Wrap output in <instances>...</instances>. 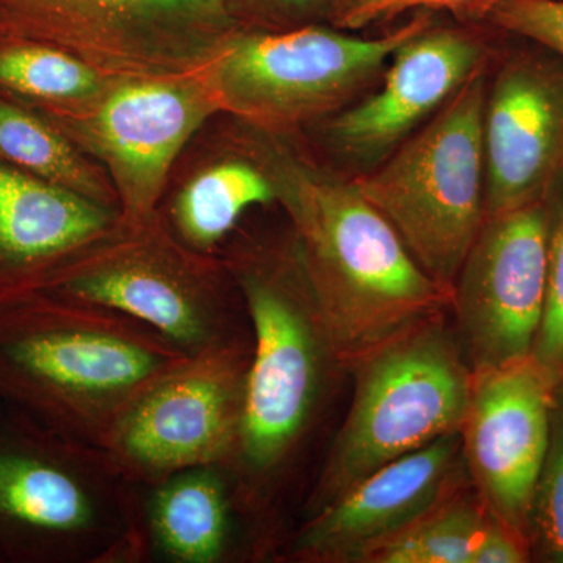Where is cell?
Masks as SVG:
<instances>
[{"mask_svg":"<svg viewBox=\"0 0 563 563\" xmlns=\"http://www.w3.org/2000/svg\"><path fill=\"white\" fill-rule=\"evenodd\" d=\"M555 380L536 358L473 373L461 426L470 485L499 523L531 540L537 485L555 410Z\"/></svg>","mask_w":563,"mask_h":563,"instance_id":"4fadbf2b","label":"cell"},{"mask_svg":"<svg viewBox=\"0 0 563 563\" xmlns=\"http://www.w3.org/2000/svg\"><path fill=\"white\" fill-rule=\"evenodd\" d=\"M32 292L124 314L187 355L252 336L242 295L222 255L199 254L181 244L161 213L139 224L122 221Z\"/></svg>","mask_w":563,"mask_h":563,"instance_id":"5b68a950","label":"cell"},{"mask_svg":"<svg viewBox=\"0 0 563 563\" xmlns=\"http://www.w3.org/2000/svg\"><path fill=\"white\" fill-rule=\"evenodd\" d=\"M487 87L485 68L390 157L354 177L363 198L390 222L417 265L451 295L487 218Z\"/></svg>","mask_w":563,"mask_h":563,"instance_id":"ba28073f","label":"cell"},{"mask_svg":"<svg viewBox=\"0 0 563 563\" xmlns=\"http://www.w3.org/2000/svg\"><path fill=\"white\" fill-rule=\"evenodd\" d=\"M461 432L402 455L303 517L282 555L302 563H354L468 485Z\"/></svg>","mask_w":563,"mask_h":563,"instance_id":"9a60e30c","label":"cell"},{"mask_svg":"<svg viewBox=\"0 0 563 563\" xmlns=\"http://www.w3.org/2000/svg\"><path fill=\"white\" fill-rule=\"evenodd\" d=\"M354 399L303 501V517L380 466L461 432L473 372L454 329L424 322L352 366Z\"/></svg>","mask_w":563,"mask_h":563,"instance_id":"8992f818","label":"cell"},{"mask_svg":"<svg viewBox=\"0 0 563 563\" xmlns=\"http://www.w3.org/2000/svg\"><path fill=\"white\" fill-rule=\"evenodd\" d=\"M528 542L512 529L490 518L477 543L472 563H521L528 561Z\"/></svg>","mask_w":563,"mask_h":563,"instance_id":"83f0119b","label":"cell"},{"mask_svg":"<svg viewBox=\"0 0 563 563\" xmlns=\"http://www.w3.org/2000/svg\"><path fill=\"white\" fill-rule=\"evenodd\" d=\"M531 539L563 563V409H555L550 450L533 499Z\"/></svg>","mask_w":563,"mask_h":563,"instance_id":"cb8c5ba5","label":"cell"},{"mask_svg":"<svg viewBox=\"0 0 563 563\" xmlns=\"http://www.w3.org/2000/svg\"><path fill=\"white\" fill-rule=\"evenodd\" d=\"M276 202L272 181L250 155L201 169L177 191L163 221L185 246L220 255L225 240L252 207Z\"/></svg>","mask_w":563,"mask_h":563,"instance_id":"d6986e66","label":"cell"},{"mask_svg":"<svg viewBox=\"0 0 563 563\" xmlns=\"http://www.w3.org/2000/svg\"><path fill=\"white\" fill-rule=\"evenodd\" d=\"M339 0H221L240 29L285 32L329 24Z\"/></svg>","mask_w":563,"mask_h":563,"instance_id":"484cf974","label":"cell"},{"mask_svg":"<svg viewBox=\"0 0 563 563\" xmlns=\"http://www.w3.org/2000/svg\"><path fill=\"white\" fill-rule=\"evenodd\" d=\"M236 29L221 0H0V35L60 47L114 79L203 73Z\"/></svg>","mask_w":563,"mask_h":563,"instance_id":"9c48e42d","label":"cell"},{"mask_svg":"<svg viewBox=\"0 0 563 563\" xmlns=\"http://www.w3.org/2000/svg\"><path fill=\"white\" fill-rule=\"evenodd\" d=\"M543 201L485 220L453 287L454 333L473 373L531 357L547 296Z\"/></svg>","mask_w":563,"mask_h":563,"instance_id":"7c38bea8","label":"cell"},{"mask_svg":"<svg viewBox=\"0 0 563 563\" xmlns=\"http://www.w3.org/2000/svg\"><path fill=\"white\" fill-rule=\"evenodd\" d=\"M218 111L199 73L120 77L87 106L38 113L90 152L113 185L122 221L139 224L158 214L174 162Z\"/></svg>","mask_w":563,"mask_h":563,"instance_id":"8fae6325","label":"cell"},{"mask_svg":"<svg viewBox=\"0 0 563 563\" xmlns=\"http://www.w3.org/2000/svg\"><path fill=\"white\" fill-rule=\"evenodd\" d=\"M485 217L543 201L563 169V60L515 55L488 80ZM485 218V220H487Z\"/></svg>","mask_w":563,"mask_h":563,"instance_id":"2e32d148","label":"cell"},{"mask_svg":"<svg viewBox=\"0 0 563 563\" xmlns=\"http://www.w3.org/2000/svg\"><path fill=\"white\" fill-rule=\"evenodd\" d=\"M433 21L429 11H418L376 38L331 24L285 32L236 29L203 76L221 111L247 128L290 135L372 91L393 52Z\"/></svg>","mask_w":563,"mask_h":563,"instance_id":"52a82bcc","label":"cell"},{"mask_svg":"<svg viewBox=\"0 0 563 563\" xmlns=\"http://www.w3.org/2000/svg\"><path fill=\"white\" fill-rule=\"evenodd\" d=\"M252 336L188 355L114 422L103 450L125 479L161 483L192 466L231 462L242 428Z\"/></svg>","mask_w":563,"mask_h":563,"instance_id":"30bf717a","label":"cell"},{"mask_svg":"<svg viewBox=\"0 0 563 563\" xmlns=\"http://www.w3.org/2000/svg\"><path fill=\"white\" fill-rule=\"evenodd\" d=\"M139 485L99 444L0 402V562L141 563Z\"/></svg>","mask_w":563,"mask_h":563,"instance_id":"277c9868","label":"cell"},{"mask_svg":"<svg viewBox=\"0 0 563 563\" xmlns=\"http://www.w3.org/2000/svg\"><path fill=\"white\" fill-rule=\"evenodd\" d=\"M188 355L90 303L29 292L0 303V402L102 446L114 422Z\"/></svg>","mask_w":563,"mask_h":563,"instance_id":"3957f363","label":"cell"},{"mask_svg":"<svg viewBox=\"0 0 563 563\" xmlns=\"http://www.w3.org/2000/svg\"><path fill=\"white\" fill-rule=\"evenodd\" d=\"M114 77L41 41L0 35V92L38 111L79 109Z\"/></svg>","mask_w":563,"mask_h":563,"instance_id":"44dd1931","label":"cell"},{"mask_svg":"<svg viewBox=\"0 0 563 563\" xmlns=\"http://www.w3.org/2000/svg\"><path fill=\"white\" fill-rule=\"evenodd\" d=\"M250 318L252 354L242 428L228 470L252 554L276 540V503L344 372L290 235L243 240L222 254Z\"/></svg>","mask_w":563,"mask_h":563,"instance_id":"7a4b0ae2","label":"cell"},{"mask_svg":"<svg viewBox=\"0 0 563 563\" xmlns=\"http://www.w3.org/2000/svg\"><path fill=\"white\" fill-rule=\"evenodd\" d=\"M499 0H339L329 24L354 32L404 13L446 11L461 22L487 21Z\"/></svg>","mask_w":563,"mask_h":563,"instance_id":"d4e9b609","label":"cell"},{"mask_svg":"<svg viewBox=\"0 0 563 563\" xmlns=\"http://www.w3.org/2000/svg\"><path fill=\"white\" fill-rule=\"evenodd\" d=\"M246 539L250 531L228 466H192L161 483L139 485L141 563L239 561L250 550Z\"/></svg>","mask_w":563,"mask_h":563,"instance_id":"ac0fdd59","label":"cell"},{"mask_svg":"<svg viewBox=\"0 0 563 563\" xmlns=\"http://www.w3.org/2000/svg\"><path fill=\"white\" fill-rule=\"evenodd\" d=\"M0 161L120 210L117 192L102 166L90 161L54 122L2 92Z\"/></svg>","mask_w":563,"mask_h":563,"instance_id":"ffe728a7","label":"cell"},{"mask_svg":"<svg viewBox=\"0 0 563 563\" xmlns=\"http://www.w3.org/2000/svg\"><path fill=\"white\" fill-rule=\"evenodd\" d=\"M490 518L472 485H465L369 551L362 563H472Z\"/></svg>","mask_w":563,"mask_h":563,"instance_id":"7402d4cb","label":"cell"},{"mask_svg":"<svg viewBox=\"0 0 563 563\" xmlns=\"http://www.w3.org/2000/svg\"><path fill=\"white\" fill-rule=\"evenodd\" d=\"M247 155L268 176L344 372L451 309L354 177L320 165L277 135L247 128Z\"/></svg>","mask_w":563,"mask_h":563,"instance_id":"6da1fadb","label":"cell"},{"mask_svg":"<svg viewBox=\"0 0 563 563\" xmlns=\"http://www.w3.org/2000/svg\"><path fill=\"white\" fill-rule=\"evenodd\" d=\"M487 21L563 60V0H499Z\"/></svg>","mask_w":563,"mask_h":563,"instance_id":"4316f807","label":"cell"},{"mask_svg":"<svg viewBox=\"0 0 563 563\" xmlns=\"http://www.w3.org/2000/svg\"><path fill=\"white\" fill-rule=\"evenodd\" d=\"M120 210L0 161V303L117 231Z\"/></svg>","mask_w":563,"mask_h":563,"instance_id":"e0dca14e","label":"cell"},{"mask_svg":"<svg viewBox=\"0 0 563 563\" xmlns=\"http://www.w3.org/2000/svg\"><path fill=\"white\" fill-rule=\"evenodd\" d=\"M479 33L435 21L393 52L379 84L317 124L322 144L354 176L372 172L488 66Z\"/></svg>","mask_w":563,"mask_h":563,"instance_id":"5bb4252c","label":"cell"},{"mask_svg":"<svg viewBox=\"0 0 563 563\" xmlns=\"http://www.w3.org/2000/svg\"><path fill=\"white\" fill-rule=\"evenodd\" d=\"M548 218L547 296L532 357L563 383V169L543 198Z\"/></svg>","mask_w":563,"mask_h":563,"instance_id":"603a6c76","label":"cell"}]
</instances>
